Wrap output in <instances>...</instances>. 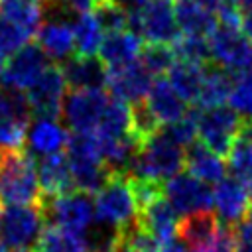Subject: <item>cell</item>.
<instances>
[{
  "instance_id": "17",
  "label": "cell",
  "mask_w": 252,
  "mask_h": 252,
  "mask_svg": "<svg viewBox=\"0 0 252 252\" xmlns=\"http://www.w3.org/2000/svg\"><path fill=\"white\" fill-rule=\"evenodd\" d=\"M144 49L142 37L132 32V30H122V32H110L104 35L100 49H98V59L104 63L108 71L132 65L140 59Z\"/></svg>"
},
{
  "instance_id": "48",
  "label": "cell",
  "mask_w": 252,
  "mask_h": 252,
  "mask_svg": "<svg viewBox=\"0 0 252 252\" xmlns=\"http://www.w3.org/2000/svg\"><path fill=\"white\" fill-rule=\"evenodd\" d=\"M0 252H6V244L0 240Z\"/></svg>"
},
{
  "instance_id": "45",
  "label": "cell",
  "mask_w": 252,
  "mask_h": 252,
  "mask_svg": "<svg viewBox=\"0 0 252 252\" xmlns=\"http://www.w3.org/2000/svg\"><path fill=\"white\" fill-rule=\"evenodd\" d=\"M250 228H252V203H250V209H248V215H246V220H244Z\"/></svg>"
},
{
  "instance_id": "2",
  "label": "cell",
  "mask_w": 252,
  "mask_h": 252,
  "mask_svg": "<svg viewBox=\"0 0 252 252\" xmlns=\"http://www.w3.org/2000/svg\"><path fill=\"white\" fill-rule=\"evenodd\" d=\"M185 165V152L177 146L165 132H158L150 140H146L140 150L136 152L134 159L130 161L124 175L130 179L154 181V183H167L171 177L181 173Z\"/></svg>"
},
{
  "instance_id": "12",
  "label": "cell",
  "mask_w": 252,
  "mask_h": 252,
  "mask_svg": "<svg viewBox=\"0 0 252 252\" xmlns=\"http://www.w3.org/2000/svg\"><path fill=\"white\" fill-rule=\"evenodd\" d=\"M26 96L16 91H0V150H22L30 128Z\"/></svg>"
},
{
  "instance_id": "38",
  "label": "cell",
  "mask_w": 252,
  "mask_h": 252,
  "mask_svg": "<svg viewBox=\"0 0 252 252\" xmlns=\"http://www.w3.org/2000/svg\"><path fill=\"white\" fill-rule=\"evenodd\" d=\"M163 132L181 148H189L191 144L197 142L199 138V130H197V110L187 112L183 118H179L177 122L169 124L163 128Z\"/></svg>"
},
{
  "instance_id": "7",
  "label": "cell",
  "mask_w": 252,
  "mask_h": 252,
  "mask_svg": "<svg viewBox=\"0 0 252 252\" xmlns=\"http://www.w3.org/2000/svg\"><path fill=\"white\" fill-rule=\"evenodd\" d=\"M41 211L45 220H49L53 226H59L77 234H87L93 228L94 203L87 193L71 191L59 197H43Z\"/></svg>"
},
{
  "instance_id": "27",
  "label": "cell",
  "mask_w": 252,
  "mask_h": 252,
  "mask_svg": "<svg viewBox=\"0 0 252 252\" xmlns=\"http://www.w3.org/2000/svg\"><path fill=\"white\" fill-rule=\"evenodd\" d=\"M205 69H207V65L175 61L173 67L167 73V81L185 102L195 104L199 100V93H201V87H203Z\"/></svg>"
},
{
  "instance_id": "34",
  "label": "cell",
  "mask_w": 252,
  "mask_h": 252,
  "mask_svg": "<svg viewBox=\"0 0 252 252\" xmlns=\"http://www.w3.org/2000/svg\"><path fill=\"white\" fill-rule=\"evenodd\" d=\"M94 16L104 33L130 30V12L118 0H98L94 6Z\"/></svg>"
},
{
  "instance_id": "28",
  "label": "cell",
  "mask_w": 252,
  "mask_h": 252,
  "mask_svg": "<svg viewBox=\"0 0 252 252\" xmlns=\"http://www.w3.org/2000/svg\"><path fill=\"white\" fill-rule=\"evenodd\" d=\"M226 169L244 185H252V122H244L242 132L226 154Z\"/></svg>"
},
{
  "instance_id": "23",
  "label": "cell",
  "mask_w": 252,
  "mask_h": 252,
  "mask_svg": "<svg viewBox=\"0 0 252 252\" xmlns=\"http://www.w3.org/2000/svg\"><path fill=\"white\" fill-rule=\"evenodd\" d=\"M37 177L43 197H59L75 191L71 167L65 152L41 158L37 163Z\"/></svg>"
},
{
  "instance_id": "41",
  "label": "cell",
  "mask_w": 252,
  "mask_h": 252,
  "mask_svg": "<svg viewBox=\"0 0 252 252\" xmlns=\"http://www.w3.org/2000/svg\"><path fill=\"white\" fill-rule=\"evenodd\" d=\"M240 30L252 41V6L240 10Z\"/></svg>"
},
{
  "instance_id": "20",
  "label": "cell",
  "mask_w": 252,
  "mask_h": 252,
  "mask_svg": "<svg viewBox=\"0 0 252 252\" xmlns=\"http://www.w3.org/2000/svg\"><path fill=\"white\" fill-rule=\"evenodd\" d=\"M222 226L224 224H220L217 215H213L211 211L195 213V215H187L179 220L177 236L185 242V246L189 250L201 252L217 242V238L222 232Z\"/></svg>"
},
{
  "instance_id": "14",
  "label": "cell",
  "mask_w": 252,
  "mask_h": 252,
  "mask_svg": "<svg viewBox=\"0 0 252 252\" xmlns=\"http://www.w3.org/2000/svg\"><path fill=\"white\" fill-rule=\"evenodd\" d=\"M47 69V57L45 53L33 43H28L20 51H16L12 57H8L4 67L2 85L8 91L26 93Z\"/></svg>"
},
{
  "instance_id": "11",
  "label": "cell",
  "mask_w": 252,
  "mask_h": 252,
  "mask_svg": "<svg viewBox=\"0 0 252 252\" xmlns=\"http://www.w3.org/2000/svg\"><path fill=\"white\" fill-rule=\"evenodd\" d=\"M45 217L41 207H4L0 211V236L2 242L14 250L35 246Z\"/></svg>"
},
{
  "instance_id": "36",
  "label": "cell",
  "mask_w": 252,
  "mask_h": 252,
  "mask_svg": "<svg viewBox=\"0 0 252 252\" xmlns=\"http://www.w3.org/2000/svg\"><path fill=\"white\" fill-rule=\"evenodd\" d=\"M154 77H159L163 73H169L173 63L177 61L173 55L171 45H144L142 55L138 59Z\"/></svg>"
},
{
  "instance_id": "6",
  "label": "cell",
  "mask_w": 252,
  "mask_h": 252,
  "mask_svg": "<svg viewBox=\"0 0 252 252\" xmlns=\"http://www.w3.org/2000/svg\"><path fill=\"white\" fill-rule=\"evenodd\" d=\"M211 61L228 75H244L252 71V41L240 28L217 24L209 35Z\"/></svg>"
},
{
  "instance_id": "21",
  "label": "cell",
  "mask_w": 252,
  "mask_h": 252,
  "mask_svg": "<svg viewBox=\"0 0 252 252\" xmlns=\"http://www.w3.org/2000/svg\"><path fill=\"white\" fill-rule=\"evenodd\" d=\"M144 104L154 114V118L165 126L177 122L187 114V102L175 93V89L163 77H158L154 81Z\"/></svg>"
},
{
  "instance_id": "49",
  "label": "cell",
  "mask_w": 252,
  "mask_h": 252,
  "mask_svg": "<svg viewBox=\"0 0 252 252\" xmlns=\"http://www.w3.org/2000/svg\"><path fill=\"white\" fill-rule=\"evenodd\" d=\"M14 252H32L30 248H22V250H14Z\"/></svg>"
},
{
  "instance_id": "19",
  "label": "cell",
  "mask_w": 252,
  "mask_h": 252,
  "mask_svg": "<svg viewBox=\"0 0 252 252\" xmlns=\"http://www.w3.org/2000/svg\"><path fill=\"white\" fill-rule=\"evenodd\" d=\"M35 45L55 61H67L75 53V33L67 20L53 18L43 22L35 33Z\"/></svg>"
},
{
  "instance_id": "18",
  "label": "cell",
  "mask_w": 252,
  "mask_h": 252,
  "mask_svg": "<svg viewBox=\"0 0 252 252\" xmlns=\"http://www.w3.org/2000/svg\"><path fill=\"white\" fill-rule=\"evenodd\" d=\"M138 224L158 242V248H159L163 242H167V240L177 236L179 215L169 205V201L159 195L156 201H152L150 205L140 209Z\"/></svg>"
},
{
  "instance_id": "46",
  "label": "cell",
  "mask_w": 252,
  "mask_h": 252,
  "mask_svg": "<svg viewBox=\"0 0 252 252\" xmlns=\"http://www.w3.org/2000/svg\"><path fill=\"white\" fill-rule=\"evenodd\" d=\"M118 252H142V250H136V248H132V246H126V244H122Z\"/></svg>"
},
{
  "instance_id": "43",
  "label": "cell",
  "mask_w": 252,
  "mask_h": 252,
  "mask_svg": "<svg viewBox=\"0 0 252 252\" xmlns=\"http://www.w3.org/2000/svg\"><path fill=\"white\" fill-rule=\"evenodd\" d=\"M193 2H197V4H201V6H205V8H209V10H215V12H217V8H219L224 0H193Z\"/></svg>"
},
{
  "instance_id": "9",
  "label": "cell",
  "mask_w": 252,
  "mask_h": 252,
  "mask_svg": "<svg viewBox=\"0 0 252 252\" xmlns=\"http://www.w3.org/2000/svg\"><path fill=\"white\" fill-rule=\"evenodd\" d=\"M67 93V81L59 65H47L41 77L24 93L30 112L35 118L59 120L63 114V102Z\"/></svg>"
},
{
  "instance_id": "22",
  "label": "cell",
  "mask_w": 252,
  "mask_h": 252,
  "mask_svg": "<svg viewBox=\"0 0 252 252\" xmlns=\"http://www.w3.org/2000/svg\"><path fill=\"white\" fill-rule=\"evenodd\" d=\"M67 87L71 91H83V89H102L106 87L108 69L98 57H83L73 55L65 61L61 67Z\"/></svg>"
},
{
  "instance_id": "44",
  "label": "cell",
  "mask_w": 252,
  "mask_h": 252,
  "mask_svg": "<svg viewBox=\"0 0 252 252\" xmlns=\"http://www.w3.org/2000/svg\"><path fill=\"white\" fill-rule=\"evenodd\" d=\"M118 2H120L122 6L128 4V6H136V8H138V6H142V4H146V2H150V0H118Z\"/></svg>"
},
{
  "instance_id": "5",
  "label": "cell",
  "mask_w": 252,
  "mask_h": 252,
  "mask_svg": "<svg viewBox=\"0 0 252 252\" xmlns=\"http://www.w3.org/2000/svg\"><path fill=\"white\" fill-rule=\"evenodd\" d=\"M130 30L148 45H171L179 35L173 0H150L130 12Z\"/></svg>"
},
{
  "instance_id": "29",
  "label": "cell",
  "mask_w": 252,
  "mask_h": 252,
  "mask_svg": "<svg viewBox=\"0 0 252 252\" xmlns=\"http://www.w3.org/2000/svg\"><path fill=\"white\" fill-rule=\"evenodd\" d=\"M0 18L18 24L33 37L43 24V2L37 0H0Z\"/></svg>"
},
{
  "instance_id": "47",
  "label": "cell",
  "mask_w": 252,
  "mask_h": 252,
  "mask_svg": "<svg viewBox=\"0 0 252 252\" xmlns=\"http://www.w3.org/2000/svg\"><path fill=\"white\" fill-rule=\"evenodd\" d=\"M4 67H6V61L0 57V83H2V77H4Z\"/></svg>"
},
{
  "instance_id": "15",
  "label": "cell",
  "mask_w": 252,
  "mask_h": 252,
  "mask_svg": "<svg viewBox=\"0 0 252 252\" xmlns=\"http://www.w3.org/2000/svg\"><path fill=\"white\" fill-rule=\"evenodd\" d=\"M250 203L252 199L248 187L234 177L226 175L213 189V207L217 211V219L228 228H234L246 220Z\"/></svg>"
},
{
  "instance_id": "33",
  "label": "cell",
  "mask_w": 252,
  "mask_h": 252,
  "mask_svg": "<svg viewBox=\"0 0 252 252\" xmlns=\"http://www.w3.org/2000/svg\"><path fill=\"white\" fill-rule=\"evenodd\" d=\"M171 49H173V55L177 61H187V63H197V65H209V61H211L209 37L181 33L171 43Z\"/></svg>"
},
{
  "instance_id": "30",
  "label": "cell",
  "mask_w": 252,
  "mask_h": 252,
  "mask_svg": "<svg viewBox=\"0 0 252 252\" xmlns=\"http://www.w3.org/2000/svg\"><path fill=\"white\" fill-rule=\"evenodd\" d=\"M230 89H232V77L226 71L219 69L217 65H207L197 104L201 108L224 106V102L230 96Z\"/></svg>"
},
{
  "instance_id": "37",
  "label": "cell",
  "mask_w": 252,
  "mask_h": 252,
  "mask_svg": "<svg viewBox=\"0 0 252 252\" xmlns=\"http://www.w3.org/2000/svg\"><path fill=\"white\" fill-rule=\"evenodd\" d=\"M33 35L20 28L18 24H12L4 18H0V57H12L16 51L26 47Z\"/></svg>"
},
{
  "instance_id": "26",
  "label": "cell",
  "mask_w": 252,
  "mask_h": 252,
  "mask_svg": "<svg viewBox=\"0 0 252 252\" xmlns=\"http://www.w3.org/2000/svg\"><path fill=\"white\" fill-rule=\"evenodd\" d=\"M175 22L183 35L209 37L217 28V14L193 0H173Z\"/></svg>"
},
{
  "instance_id": "4",
  "label": "cell",
  "mask_w": 252,
  "mask_h": 252,
  "mask_svg": "<svg viewBox=\"0 0 252 252\" xmlns=\"http://www.w3.org/2000/svg\"><path fill=\"white\" fill-rule=\"evenodd\" d=\"M65 154L69 159L75 191H81L87 195L96 193L112 175V171L108 169V165L100 156V148L94 134L73 132L69 136Z\"/></svg>"
},
{
  "instance_id": "35",
  "label": "cell",
  "mask_w": 252,
  "mask_h": 252,
  "mask_svg": "<svg viewBox=\"0 0 252 252\" xmlns=\"http://www.w3.org/2000/svg\"><path fill=\"white\" fill-rule=\"evenodd\" d=\"M228 106L244 122H252V71L236 75V79H232Z\"/></svg>"
},
{
  "instance_id": "32",
  "label": "cell",
  "mask_w": 252,
  "mask_h": 252,
  "mask_svg": "<svg viewBox=\"0 0 252 252\" xmlns=\"http://www.w3.org/2000/svg\"><path fill=\"white\" fill-rule=\"evenodd\" d=\"M75 33V55L96 57L100 43L104 39V30L94 14H81L73 24Z\"/></svg>"
},
{
  "instance_id": "10",
  "label": "cell",
  "mask_w": 252,
  "mask_h": 252,
  "mask_svg": "<svg viewBox=\"0 0 252 252\" xmlns=\"http://www.w3.org/2000/svg\"><path fill=\"white\" fill-rule=\"evenodd\" d=\"M110 102V96L102 89L71 91L63 102V118L67 126L77 134H94L100 118Z\"/></svg>"
},
{
  "instance_id": "8",
  "label": "cell",
  "mask_w": 252,
  "mask_h": 252,
  "mask_svg": "<svg viewBox=\"0 0 252 252\" xmlns=\"http://www.w3.org/2000/svg\"><path fill=\"white\" fill-rule=\"evenodd\" d=\"M244 120L230 106L203 108L197 110V130L199 142L217 152L219 156H226L236 136L242 132Z\"/></svg>"
},
{
  "instance_id": "25",
  "label": "cell",
  "mask_w": 252,
  "mask_h": 252,
  "mask_svg": "<svg viewBox=\"0 0 252 252\" xmlns=\"http://www.w3.org/2000/svg\"><path fill=\"white\" fill-rule=\"evenodd\" d=\"M185 167L187 171L209 183H219L226 177V163L222 159V156H219L217 152H213L211 148H207L205 144H201L199 140L195 144H191L185 152Z\"/></svg>"
},
{
  "instance_id": "13",
  "label": "cell",
  "mask_w": 252,
  "mask_h": 252,
  "mask_svg": "<svg viewBox=\"0 0 252 252\" xmlns=\"http://www.w3.org/2000/svg\"><path fill=\"white\" fill-rule=\"evenodd\" d=\"M163 193L177 215L183 217L207 213L213 207V189L191 173H177L175 177H171L165 183Z\"/></svg>"
},
{
  "instance_id": "40",
  "label": "cell",
  "mask_w": 252,
  "mask_h": 252,
  "mask_svg": "<svg viewBox=\"0 0 252 252\" xmlns=\"http://www.w3.org/2000/svg\"><path fill=\"white\" fill-rule=\"evenodd\" d=\"M96 2L98 0H45L43 4H59L63 10L77 12L81 16V14H89L91 10H94Z\"/></svg>"
},
{
  "instance_id": "31",
  "label": "cell",
  "mask_w": 252,
  "mask_h": 252,
  "mask_svg": "<svg viewBox=\"0 0 252 252\" xmlns=\"http://www.w3.org/2000/svg\"><path fill=\"white\" fill-rule=\"evenodd\" d=\"M33 252H89V246H87L85 234H77L59 226L47 224L41 230L33 246Z\"/></svg>"
},
{
  "instance_id": "3",
  "label": "cell",
  "mask_w": 252,
  "mask_h": 252,
  "mask_svg": "<svg viewBox=\"0 0 252 252\" xmlns=\"http://www.w3.org/2000/svg\"><path fill=\"white\" fill-rule=\"evenodd\" d=\"M93 203L98 224L110 226L120 234L138 224L140 207L132 189V181L124 173H112L108 181L94 193Z\"/></svg>"
},
{
  "instance_id": "16",
  "label": "cell",
  "mask_w": 252,
  "mask_h": 252,
  "mask_svg": "<svg viewBox=\"0 0 252 252\" xmlns=\"http://www.w3.org/2000/svg\"><path fill=\"white\" fill-rule=\"evenodd\" d=\"M152 85H154V75L140 61L108 71L106 77V87L112 93V96L132 106L144 102Z\"/></svg>"
},
{
  "instance_id": "39",
  "label": "cell",
  "mask_w": 252,
  "mask_h": 252,
  "mask_svg": "<svg viewBox=\"0 0 252 252\" xmlns=\"http://www.w3.org/2000/svg\"><path fill=\"white\" fill-rule=\"evenodd\" d=\"M234 250L232 252H252V228L246 222H240L232 228Z\"/></svg>"
},
{
  "instance_id": "24",
  "label": "cell",
  "mask_w": 252,
  "mask_h": 252,
  "mask_svg": "<svg viewBox=\"0 0 252 252\" xmlns=\"http://www.w3.org/2000/svg\"><path fill=\"white\" fill-rule=\"evenodd\" d=\"M69 132L57 122L47 118H37L28 128V152L37 154L41 158L61 154L69 144Z\"/></svg>"
},
{
  "instance_id": "50",
  "label": "cell",
  "mask_w": 252,
  "mask_h": 252,
  "mask_svg": "<svg viewBox=\"0 0 252 252\" xmlns=\"http://www.w3.org/2000/svg\"><path fill=\"white\" fill-rule=\"evenodd\" d=\"M250 187H252V185H250Z\"/></svg>"
},
{
  "instance_id": "42",
  "label": "cell",
  "mask_w": 252,
  "mask_h": 252,
  "mask_svg": "<svg viewBox=\"0 0 252 252\" xmlns=\"http://www.w3.org/2000/svg\"><path fill=\"white\" fill-rule=\"evenodd\" d=\"M158 252H189V248L185 246V242H183L179 236H175V238L163 242V244L158 248Z\"/></svg>"
},
{
  "instance_id": "1",
  "label": "cell",
  "mask_w": 252,
  "mask_h": 252,
  "mask_svg": "<svg viewBox=\"0 0 252 252\" xmlns=\"http://www.w3.org/2000/svg\"><path fill=\"white\" fill-rule=\"evenodd\" d=\"M37 163L28 150H0V205L41 207Z\"/></svg>"
}]
</instances>
